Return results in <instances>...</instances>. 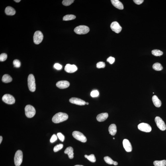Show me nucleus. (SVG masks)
Wrapping results in <instances>:
<instances>
[{"instance_id": "nucleus-1", "label": "nucleus", "mask_w": 166, "mask_h": 166, "mask_svg": "<svg viewBox=\"0 0 166 166\" xmlns=\"http://www.w3.org/2000/svg\"><path fill=\"white\" fill-rule=\"evenodd\" d=\"M68 115L66 113L59 112L53 117L52 121L55 123H58L64 121L68 119Z\"/></svg>"}, {"instance_id": "nucleus-2", "label": "nucleus", "mask_w": 166, "mask_h": 166, "mask_svg": "<svg viewBox=\"0 0 166 166\" xmlns=\"http://www.w3.org/2000/svg\"><path fill=\"white\" fill-rule=\"evenodd\" d=\"M28 85L29 89L32 92L36 90V85L35 80L34 76L32 74H30L28 78Z\"/></svg>"}, {"instance_id": "nucleus-3", "label": "nucleus", "mask_w": 166, "mask_h": 166, "mask_svg": "<svg viewBox=\"0 0 166 166\" xmlns=\"http://www.w3.org/2000/svg\"><path fill=\"white\" fill-rule=\"evenodd\" d=\"M74 31L77 34H85L89 32L90 29L87 26L80 25L75 27L74 29Z\"/></svg>"}, {"instance_id": "nucleus-4", "label": "nucleus", "mask_w": 166, "mask_h": 166, "mask_svg": "<svg viewBox=\"0 0 166 166\" xmlns=\"http://www.w3.org/2000/svg\"><path fill=\"white\" fill-rule=\"evenodd\" d=\"M25 114L27 118H31L34 117L36 113L35 108L30 105H27L25 108Z\"/></svg>"}, {"instance_id": "nucleus-5", "label": "nucleus", "mask_w": 166, "mask_h": 166, "mask_svg": "<svg viewBox=\"0 0 166 166\" xmlns=\"http://www.w3.org/2000/svg\"><path fill=\"white\" fill-rule=\"evenodd\" d=\"M23 159V153L22 151L19 150L15 153L14 161L16 166H20L22 164Z\"/></svg>"}, {"instance_id": "nucleus-6", "label": "nucleus", "mask_w": 166, "mask_h": 166, "mask_svg": "<svg viewBox=\"0 0 166 166\" xmlns=\"http://www.w3.org/2000/svg\"><path fill=\"white\" fill-rule=\"evenodd\" d=\"M43 38V35L39 30L35 32L33 36V40L35 44L39 45L42 42Z\"/></svg>"}, {"instance_id": "nucleus-7", "label": "nucleus", "mask_w": 166, "mask_h": 166, "mask_svg": "<svg viewBox=\"0 0 166 166\" xmlns=\"http://www.w3.org/2000/svg\"><path fill=\"white\" fill-rule=\"evenodd\" d=\"M72 135L76 139L83 142H86L87 141L86 137L83 133L78 131H74L72 133Z\"/></svg>"}, {"instance_id": "nucleus-8", "label": "nucleus", "mask_w": 166, "mask_h": 166, "mask_svg": "<svg viewBox=\"0 0 166 166\" xmlns=\"http://www.w3.org/2000/svg\"><path fill=\"white\" fill-rule=\"evenodd\" d=\"M155 121L157 126L161 130L164 131L165 130L166 126L165 123L160 117H156L155 119Z\"/></svg>"}, {"instance_id": "nucleus-9", "label": "nucleus", "mask_w": 166, "mask_h": 166, "mask_svg": "<svg viewBox=\"0 0 166 166\" xmlns=\"http://www.w3.org/2000/svg\"><path fill=\"white\" fill-rule=\"evenodd\" d=\"M3 101L8 104H13L15 102L14 97L13 96L9 94H5L3 96L2 98Z\"/></svg>"}, {"instance_id": "nucleus-10", "label": "nucleus", "mask_w": 166, "mask_h": 166, "mask_svg": "<svg viewBox=\"0 0 166 166\" xmlns=\"http://www.w3.org/2000/svg\"><path fill=\"white\" fill-rule=\"evenodd\" d=\"M138 129L140 130L146 132H150L151 131V126L147 123H142L138 125Z\"/></svg>"}, {"instance_id": "nucleus-11", "label": "nucleus", "mask_w": 166, "mask_h": 166, "mask_svg": "<svg viewBox=\"0 0 166 166\" xmlns=\"http://www.w3.org/2000/svg\"><path fill=\"white\" fill-rule=\"evenodd\" d=\"M110 28L113 31L117 33H119L121 31L122 27L117 22H112L110 25Z\"/></svg>"}, {"instance_id": "nucleus-12", "label": "nucleus", "mask_w": 166, "mask_h": 166, "mask_svg": "<svg viewBox=\"0 0 166 166\" xmlns=\"http://www.w3.org/2000/svg\"><path fill=\"white\" fill-rule=\"evenodd\" d=\"M70 102L73 104H75L78 105H84L86 104V102L84 100L76 97H72L70 99Z\"/></svg>"}, {"instance_id": "nucleus-13", "label": "nucleus", "mask_w": 166, "mask_h": 166, "mask_svg": "<svg viewBox=\"0 0 166 166\" xmlns=\"http://www.w3.org/2000/svg\"><path fill=\"white\" fill-rule=\"evenodd\" d=\"M77 67L74 65H71L68 64L65 65V70L66 72L69 73H73L75 72L77 70Z\"/></svg>"}, {"instance_id": "nucleus-14", "label": "nucleus", "mask_w": 166, "mask_h": 166, "mask_svg": "<svg viewBox=\"0 0 166 166\" xmlns=\"http://www.w3.org/2000/svg\"><path fill=\"white\" fill-rule=\"evenodd\" d=\"M70 83L67 81L62 80L58 82L56 85L57 87L61 89H65L70 86Z\"/></svg>"}, {"instance_id": "nucleus-15", "label": "nucleus", "mask_w": 166, "mask_h": 166, "mask_svg": "<svg viewBox=\"0 0 166 166\" xmlns=\"http://www.w3.org/2000/svg\"><path fill=\"white\" fill-rule=\"evenodd\" d=\"M123 147L127 152H130L132 150V147L131 143L128 140L124 139L123 141Z\"/></svg>"}, {"instance_id": "nucleus-16", "label": "nucleus", "mask_w": 166, "mask_h": 166, "mask_svg": "<svg viewBox=\"0 0 166 166\" xmlns=\"http://www.w3.org/2000/svg\"><path fill=\"white\" fill-rule=\"evenodd\" d=\"M112 4L114 7L120 10H123L124 7L122 3L118 0H112Z\"/></svg>"}, {"instance_id": "nucleus-17", "label": "nucleus", "mask_w": 166, "mask_h": 166, "mask_svg": "<svg viewBox=\"0 0 166 166\" xmlns=\"http://www.w3.org/2000/svg\"><path fill=\"white\" fill-rule=\"evenodd\" d=\"M108 117V115L107 113H102L99 114L97 117V121L99 122L103 121L106 120Z\"/></svg>"}, {"instance_id": "nucleus-18", "label": "nucleus", "mask_w": 166, "mask_h": 166, "mask_svg": "<svg viewBox=\"0 0 166 166\" xmlns=\"http://www.w3.org/2000/svg\"><path fill=\"white\" fill-rule=\"evenodd\" d=\"M73 149L71 147H69L65 149L64 153L68 155V157L70 159H71L74 158Z\"/></svg>"}, {"instance_id": "nucleus-19", "label": "nucleus", "mask_w": 166, "mask_h": 166, "mask_svg": "<svg viewBox=\"0 0 166 166\" xmlns=\"http://www.w3.org/2000/svg\"><path fill=\"white\" fill-rule=\"evenodd\" d=\"M152 101L154 105L156 107H159L161 105V102L157 96L154 95L152 97Z\"/></svg>"}, {"instance_id": "nucleus-20", "label": "nucleus", "mask_w": 166, "mask_h": 166, "mask_svg": "<svg viewBox=\"0 0 166 166\" xmlns=\"http://www.w3.org/2000/svg\"><path fill=\"white\" fill-rule=\"evenodd\" d=\"M5 12L6 14L8 16H13L16 13V11L15 9L10 6L6 7Z\"/></svg>"}, {"instance_id": "nucleus-21", "label": "nucleus", "mask_w": 166, "mask_h": 166, "mask_svg": "<svg viewBox=\"0 0 166 166\" xmlns=\"http://www.w3.org/2000/svg\"><path fill=\"white\" fill-rule=\"evenodd\" d=\"M109 134L112 136H114L116 133L117 127L115 124H112L109 126L108 129Z\"/></svg>"}, {"instance_id": "nucleus-22", "label": "nucleus", "mask_w": 166, "mask_h": 166, "mask_svg": "<svg viewBox=\"0 0 166 166\" xmlns=\"http://www.w3.org/2000/svg\"><path fill=\"white\" fill-rule=\"evenodd\" d=\"M12 78L8 74H5L3 76L2 81L4 83H9L12 81Z\"/></svg>"}, {"instance_id": "nucleus-23", "label": "nucleus", "mask_w": 166, "mask_h": 166, "mask_svg": "<svg viewBox=\"0 0 166 166\" xmlns=\"http://www.w3.org/2000/svg\"><path fill=\"white\" fill-rule=\"evenodd\" d=\"M153 164L155 166H165L166 160H164L161 161H154Z\"/></svg>"}, {"instance_id": "nucleus-24", "label": "nucleus", "mask_w": 166, "mask_h": 166, "mask_svg": "<svg viewBox=\"0 0 166 166\" xmlns=\"http://www.w3.org/2000/svg\"><path fill=\"white\" fill-rule=\"evenodd\" d=\"M153 68L154 70L156 71H161L163 69L162 65L158 62L154 64L153 65Z\"/></svg>"}, {"instance_id": "nucleus-25", "label": "nucleus", "mask_w": 166, "mask_h": 166, "mask_svg": "<svg viewBox=\"0 0 166 166\" xmlns=\"http://www.w3.org/2000/svg\"><path fill=\"white\" fill-rule=\"evenodd\" d=\"M76 16L73 15H68L64 16L63 20L64 21H69L75 19Z\"/></svg>"}, {"instance_id": "nucleus-26", "label": "nucleus", "mask_w": 166, "mask_h": 166, "mask_svg": "<svg viewBox=\"0 0 166 166\" xmlns=\"http://www.w3.org/2000/svg\"><path fill=\"white\" fill-rule=\"evenodd\" d=\"M84 156L85 158H86L87 159L91 162H95L96 161L95 157L93 154H91L89 155V156L85 155Z\"/></svg>"}, {"instance_id": "nucleus-27", "label": "nucleus", "mask_w": 166, "mask_h": 166, "mask_svg": "<svg viewBox=\"0 0 166 166\" xmlns=\"http://www.w3.org/2000/svg\"><path fill=\"white\" fill-rule=\"evenodd\" d=\"M152 54L156 56H161L163 54V52L158 50H154L152 51Z\"/></svg>"}, {"instance_id": "nucleus-28", "label": "nucleus", "mask_w": 166, "mask_h": 166, "mask_svg": "<svg viewBox=\"0 0 166 166\" xmlns=\"http://www.w3.org/2000/svg\"><path fill=\"white\" fill-rule=\"evenodd\" d=\"M104 161L107 163L109 164H114L115 161H114L109 157H105L104 158Z\"/></svg>"}, {"instance_id": "nucleus-29", "label": "nucleus", "mask_w": 166, "mask_h": 166, "mask_svg": "<svg viewBox=\"0 0 166 166\" xmlns=\"http://www.w3.org/2000/svg\"><path fill=\"white\" fill-rule=\"evenodd\" d=\"M74 0H63L62 4L65 6H69L74 2Z\"/></svg>"}, {"instance_id": "nucleus-30", "label": "nucleus", "mask_w": 166, "mask_h": 166, "mask_svg": "<svg viewBox=\"0 0 166 166\" xmlns=\"http://www.w3.org/2000/svg\"><path fill=\"white\" fill-rule=\"evenodd\" d=\"M63 145L62 144L57 145L56 146H55L53 149V150L55 152H57L59 151L63 148Z\"/></svg>"}, {"instance_id": "nucleus-31", "label": "nucleus", "mask_w": 166, "mask_h": 166, "mask_svg": "<svg viewBox=\"0 0 166 166\" xmlns=\"http://www.w3.org/2000/svg\"><path fill=\"white\" fill-rule=\"evenodd\" d=\"M13 64L14 67L19 68L21 66V62L19 60L15 59L13 61Z\"/></svg>"}, {"instance_id": "nucleus-32", "label": "nucleus", "mask_w": 166, "mask_h": 166, "mask_svg": "<svg viewBox=\"0 0 166 166\" xmlns=\"http://www.w3.org/2000/svg\"><path fill=\"white\" fill-rule=\"evenodd\" d=\"M7 58V54L5 53H2L0 55V61L1 62L4 61L6 60Z\"/></svg>"}, {"instance_id": "nucleus-33", "label": "nucleus", "mask_w": 166, "mask_h": 166, "mask_svg": "<svg viewBox=\"0 0 166 166\" xmlns=\"http://www.w3.org/2000/svg\"><path fill=\"white\" fill-rule=\"evenodd\" d=\"M105 64L104 62H100L97 63L96 67L98 68H104L105 67Z\"/></svg>"}, {"instance_id": "nucleus-34", "label": "nucleus", "mask_w": 166, "mask_h": 166, "mask_svg": "<svg viewBox=\"0 0 166 166\" xmlns=\"http://www.w3.org/2000/svg\"><path fill=\"white\" fill-rule=\"evenodd\" d=\"M99 95L98 91L97 90H94L92 91L91 93V95L92 97H96L98 96Z\"/></svg>"}, {"instance_id": "nucleus-35", "label": "nucleus", "mask_w": 166, "mask_h": 166, "mask_svg": "<svg viewBox=\"0 0 166 166\" xmlns=\"http://www.w3.org/2000/svg\"><path fill=\"white\" fill-rule=\"evenodd\" d=\"M57 136L60 140L63 142L65 139V137L61 132H58L57 134Z\"/></svg>"}, {"instance_id": "nucleus-36", "label": "nucleus", "mask_w": 166, "mask_h": 166, "mask_svg": "<svg viewBox=\"0 0 166 166\" xmlns=\"http://www.w3.org/2000/svg\"><path fill=\"white\" fill-rule=\"evenodd\" d=\"M115 58L112 57V56L109 57L107 59V61L110 64H113L115 62Z\"/></svg>"}, {"instance_id": "nucleus-37", "label": "nucleus", "mask_w": 166, "mask_h": 166, "mask_svg": "<svg viewBox=\"0 0 166 166\" xmlns=\"http://www.w3.org/2000/svg\"><path fill=\"white\" fill-rule=\"evenodd\" d=\"M57 137L56 135H53L52 136L51 139L50 140V142L51 143H53L57 140Z\"/></svg>"}, {"instance_id": "nucleus-38", "label": "nucleus", "mask_w": 166, "mask_h": 166, "mask_svg": "<svg viewBox=\"0 0 166 166\" xmlns=\"http://www.w3.org/2000/svg\"><path fill=\"white\" fill-rule=\"evenodd\" d=\"M54 67L56 69L58 70H60L62 68V65L58 63L55 64L54 65Z\"/></svg>"}, {"instance_id": "nucleus-39", "label": "nucleus", "mask_w": 166, "mask_h": 166, "mask_svg": "<svg viewBox=\"0 0 166 166\" xmlns=\"http://www.w3.org/2000/svg\"><path fill=\"white\" fill-rule=\"evenodd\" d=\"M133 1L135 4L138 5L141 4L144 2L143 0H134Z\"/></svg>"}, {"instance_id": "nucleus-40", "label": "nucleus", "mask_w": 166, "mask_h": 166, "mask_svg": "<svg viewBox=\"0 0 166 166\" xmlns=\"http://www.w3.org/2000/svg\"><path fill=\"white\" fill-rule=\"evenodd\" d=\"M3 138L2 136H0V144L1 143L2 141Z\"/></svg>"}, {"instance_id": "nucleus-41", "label": "nucleus", "mask_w": 166, "mask_h": 166, "mask_svg": "<svg viewBox=\"0 0 166 166\" xmlns=\"http://www.w3.org/2000/svg\"><path fill=\"white\" fill-rule=\"evenodd\" d=\"M14 1L17 3L21 1L20 0H15Z\"/></svg>"}, {"instance_id": "nucleus-42", "label": "nucleus", "mask_w": 166, "mask_h": 166, "mask_svg": "<svg viewBox=\"0 0 166 166\" xmlns=\"http://www.w3.org/2000/svg\"><path fill=\"white\" fill-rule=\"evenodd\" d=\"M118 163L116 161H115V163H114V165H118Z\"/></svg>"}, {"instance_id": "nucleus-43", "label": "nucleus", "mask_w": 166, "mask_h": 166, "mask_svg": "<svg viewBox=\"0 0 166 166\" xmlns=\"http://www.w3.org/2000/svg\"><path fill=\"white\" fill-rule=\"evenodd\" d=\"M74 166H84L82 165H76Z\"/></svg>"}, {"instance_id": "nucleus-44", "label": "nucleus", "mask_w": 166, "mask_h": 166, "mask_svg": "<svg viewBox=\"0 0 166 166\" xmlns=\"http://www.w3.org/2000/svg\"><path fill=\"white\" fill-rule=\"evenodd\" d=\"M86 104L87 105L89 104V103H86Z\"/></svg>"}, {"instance_id": "nucleus-45", "label": "nucleus", "mask_w": 166, "mask_h": 166, "mask_svg": "<svg viewBox=\"0 0 166 166\" xmlns=\"http://www.w3.org/2000/svg\"><path fill=\"white\" fill-rule=\"evenodd\" d=\"M113 139H115V138H113Z\"/></svg>"}]
</instances>
